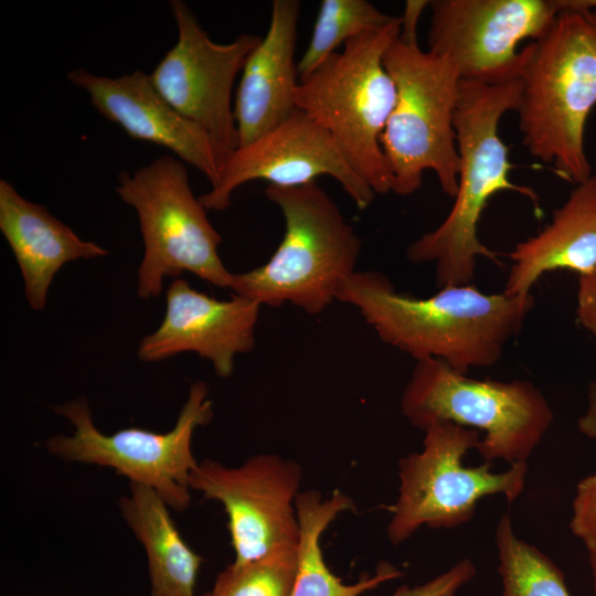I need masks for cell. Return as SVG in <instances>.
<instances>
[{"instance_id": "3957f363", "label": "cell", "mask_w": 596, "mask_h": 596, "mask_svg": "<svg viewBox=\"0 0 596 596\" xmlns=\"http://www.w3.org/2000/svg\"><path fill=\"white\" fill-rule=\"evenodd\" d=\"M521 88L520 75L500 82L461 79L455 114L460 169L454 204L435 230L415 240L406 251L412 264L435 265L439 288L470 285L479 256L500 264L498 253L478 237L479 220L494 194L519 193L540 211L536 192L511 181L509 149L498 131L502 116L515 110Z\"/></svg>"}, {"instance_id": "ffe728a7", "label": "cell", "mask_w": 596, "mask_h": 596, "mask_svg": "<svg viewBox=\"0 0 596 596\" xmlns=\"http://www.w3.org/2000/svg\"><path fill=\"white\" fill-rule=\"evenodd\" d=\"M119 508L146 551L150 596H195L202 558L179 533L162 498L146 486L130 483Z\"/></svg>"}, {"instance_id": "277c9868", "label": "cell", "mask_w": 596, "mask_h": 596, "mask_svg": "<svg viewBox=\"0 0 596 596\" xmlns=\"http://www.w3.org/2000/svg\"><path fill=\"white\" fill-rule=\"evenodd\" d=\"M264 193L284 215L283 240L265 264L233 274L230 289L260 306L290 302L319 315L356 272L361 240L316 181L290 188L268 184Z\"/></svg>"}, {"instance_id": "44dd1931", "label": "cell", "mask_w": 596, "mask_h": 596, "mask_svg": "<svg viewBox=\"0 0 596 596\" xmlns=\"http://www.w3.org/2000/svg\"><path fill=\"white\" fill-rule=\"evenodd\" d=\"M352 500L341 491L323 498L319 491L299 492L296 511L300 528L299 566L291 596H362L403 573L390 563L377 565L373 575L347 584L327 565L320 539L342 512L353 509Z\"/></svg>"}, {"instance_id": "f546056e", "label": "cell", "mask_w": 596, "mask_h": 596, "mask_svg": "<svg viewBox=\"0 0 596 596\" xmlns=\"http://www.w3.org/2000/svg\"><path fill=\"white\" fill-rule=\"evenodd\" d=\"M588 561L593 577V586L596 594V549L588 551Z\"/></svg>"}, {"instance_id": "484cf974", "label": "cell", "mask_w": 596, "mask_h": 596, "mask_svg": "<svg viewBox=\"0 0 596 596\" xmlns=\"http://www.w3.org/2000/svg\"><path fill=\"white\" fill-rule=\"evenodd\" d=\"M476 575L473 562L465 557L447 571L415 586L403 585L391 596H457L458 592Z\"/></svg>"}, {"instance_id": "9c48e42d", "label": "cell", "mask_w": 596, "mask_h": 596, "mask_svg": "<svg viewBox=\"0 0 596 596\" xmlns=\"http://www.w3.org/2000/svg\"><path fill=\"white\" fill-rule=\"evenodd\" d=\"M423 449L398 461L400 489L391 508L386 535L394 545L421 526L453 529L467 523L486 497L502 494L509 503L521 496L528 464L519 461L493 472L490 462L465 466L464 456L477 449L481 434L450 422L424 429Z\"/></svg>"}, {"instance_id": "ba28073f", "label": "cell", "mask_w": 596, "mask_h": 596, "mask_svg": "<svg viewBox=\"0 0 596 596\" xmlns=\"http://www.w3.org/2000/svg\"><path fill=\"white\" fill-rule=\"evenodd\" d=\"M116 191L136 211L143 241L139 298H157L164 278L184 272L230 289L233 274L219 255L221 235L195 198L183 161L162 156L131 174L121 172Z\"/></svg>"}, {"instance_id": "52a82bcc", "label": "cell", "mask_w": 596, "mask_h": 596, "mask_svg": "<svg viewBox=\"0 0 596 596\" xmlns=\"http://www.w3.org/2000/svg\"><path fill=\"white\" fill-rule=\"evenodd\" d=\"M401 411L414 427L450 422L483 437L485 462L526 461L553 422V411L532 382L475 380L437 359L416 361L401 396Z\"/></svg>"}, {"instance_id": "8fae6325", "label": "cell", "mask_w": 596, "mask_h": 596, "mask_svg": "<svg viewBox=\"0 0 596 596\" xmlns=\"http://www.w3.org/2000/svg\"><path fill=\"white\" fill-rule=\"evenodd\" d=\"M170 8L178 40L150 74L151 82L175 110L206 131L225 161L238 147L234 82L262 38L242 33L216 43L184 1L172 0Z\"/></svg>"}, {"instance_id": "9a60e30c", "label": "cell", "mask_w": 596, "mask_h": 596, "mask_svg": "<svg viewBox=\"0 0 596 596\" xmlns=\"http://www.w3.org/2000/svg\"><path fill=\"white\" fill-rule=\"evenodd\" d=\"M166 312L160 326L139 343L137 355L158 362L182 352L210 360L215 373L227 377L237 354L255 345L260 305L234 295L219 300L175 278L166 292Z\"/></svg>"}, {"instance_id": "d6986e66", "label": "cell", "mask_w": 596, "mask_h": 596, "mask_svg": "<svg viewBox=\"0 0 596 596\" xmlns=\"http://www.w3.org/2000/svg\"><path fill=\"white\" fill-rule=\"evenodd\" d=\"M504 294L530 295L546 272L586 275L596 268V174L576 184L542 232L515 245Z\"/></svg>"}, {"instance_id": "6da1fadb", "label": "cell", "mask_w": 596, "mask_h": 596, "mask_svg": "<svg viewBox=\"0 0 596 596\" xmlns=\"http://www.w3.org/2000/svg\"><path fill=\"white\" fill-rule=\"evenodd\" d=\"M337 300L354 306L383 342L416 361L441 360L461 374L496 364L534 306L531 294H485L471 285L412 297L372 270H356Z\"/></svg>"}, {"instance_id": "7a4b0ae2", "label": "cell", "mask_w": 596, "mask_h": 596, "mask_svg": "<svg viewBox=\"0 0 596 596\" xmlns=\"http://www.w3.org/2000/svg\"><path fill=\"white\" fill-rule=\"evenodd\" d=\"M560 2L547 30L521 50L522 88L514 111L529 153L578 184L593 174L584 139L596 105V6Z\"/></svg>"}, {"instance_id": "cb8c5ba5", "label": "cell", "mask_w": 596, "mask_h": 596, "mask_svg": "<svg viewBox=\"0 0 596 596\" xmlns=\"http://www.w3.org/2000/svg\"><path fill=\"white\" fill-rule=\"evenodd\" d=\"M298 546L280 547L243 564L232 563L219 573L210 596H291L299 566Z\"/></svg>"}, {"instance_id": "7c38bea8", "label": "cell", "mask_w": 596, "mask_h": 596, "mask_svg": "<svg viewBox=\"0 0 596 596\" xmlns=\"http://www.w3.org/2000/svg\"><path fill=\"white\" fill-rule=\"evenodd\" d=\"M301 475L297 462L262 454L237 467L205 459L192 470L189 486L223 505L235 553L233 563L243 564L299 544L296 498Z\"/></svg>"}, {"instance_id": "5b68a950", "label": "cell", "mask_w": 596, "mask_h": 596, "mask_svg": "<svg viewBox=\"0 0 596 596\" xmlns=\"http://www.w3.org/2000/svg\"><path fill=\"white\" fill-rule=\"evenodd\" d=\"M401 19L358 35L330 55L295 94L297 109L332 137L353 171L375 194L391 191L382 135L396 99L395 84L383 56L400 35Z\"/></svg>"}, {"instance_id": "5bb4252c", "label": "cell", "mask_w": 596, "mask_h": 596, "mask_svg": "<svg viewBox=\"0 0 596 596\" xmlns=\"http://www.w3.org/2000/svg\"><path fill=\"white\" fill-rule=\"evenodd\" d=\"M320 175L333 178L363 210L375 193L349 166L328 131L296 109L278 127L233 150L225 159L217 183L199 200L206 211H224L233 192L251 181L278 187H300Z\"/></svg>"}, {"instance_id": "1f68e13d", "label": "cell", "mask_w": 596, "mask_h": 596, "mask_svg": "<svg viewBox=\"0 0 596 596\" xmlns=\"http://www.w3.org/2000/svg\"><path fill=\"white\" fill-rule=\"evenodd\" d=\"M203 596H210V594L207 593V594H205V595H203Z\"/></svg>"}, {"instance_id": "2e32d148", "label": "cell", "mask_w": 596, "mask_h": 596, "mask_svg": "<svg viewBox=\"0 0 596 596\" xmlns=\"http://www.w3.org/2000/svg\"><path fill=\"white\" fill-rule=\"evenodd\" d=\"M67 78L88 94L102 116L128 136L168 148L202 172L211 187L217 183L224 161L212 139L160 95L150 75L135 71L107 77L76 68Z\"/></svg>"}, {"instance_id": "603a6c76", "label": "cell", "mask_w": 596, "mask_h": 596, "mask_svg": "<svg viewBox=\"0 0 596 596\" xmlns=\"http://www.w3.org/2000/svg\"><path fill=\"white\" fill-rule=\"evenodd\" d=\"M393 18L368 0H322L309 44L298 62L299 79L312 73L347 41L383 28Z\"/></svg>"}, {"instance_id": "d4e9b609", "label": "cell", "mask_w": 596, "mask_h": 596, "mask_svg": "<svg viewBox=\"0 0 596 596\" xmlns=\"http://www.w3.org/2000/svg\"><path fill=\"white\" fill-rule=\"evenodd\" d=\"M570 529L587 551L596 549V473L577 483Z\"/></svg>"}, {"instance_id": "4316f807", "label": "cell", "mask_w": 596, "mask_h": 596, "mask_svg": "<svg viewBox=\"0 0 596 596\" xmlns=\"http://www.w3.org/2000/svg\"><path fill=\"white\" fill-rule=\"evenodd\" d=\"M576 313L581 324L596 337V268L579 276Z\"/></svg>"}, {"instance_id": "4fadbf2b", "label": "cell", "mask_w": 596, "mask_h": 596, "mask_svg": "<svg viewBox=\"0 0 596 596\" xmlns=\"http://www.w3.org/2000/svg\"><path fill=\"white\" fill-rule=\"evenodd\" d=\"M429 52L454 63L462 81L500 82L521 74L519 44L540 38L560 0H433Z\"/></svg>"}, {"instance_id": "30bf717a", "label": "cell", "mask_w": 596, "mask_h": 596, "mask_svg": "<svg viewBox=\"0 0 596 596\" xmlns=\"http://www.w3.org/2000/svg\"><path fill=\"white\" fill-rule=\"evenodd\" d=\"M74 426L72 435L47 439V450L66 461L113 468L130 483L157 492L169 508L181 512L190 502L189 479L198 466L192 453V437L199 426L213 417L209 387L202 382L191 385L175 425L167 433L139 427L102 433L94 424L85 397L53 407Z\"/></svg>"}, {"instance_id": "8992f818", "label": "cell", "mask_w": 596, "mask_h": 596, "mask_svg": "<svg viewBox=\"0 0 596 596\" xmlns=\"http://www.w3.org/2000/svg\"><path fill=\"white\" fill-rule=\"evenodd\" d=\"M396 88V99L381 143L391 191L406 196L433 171L441 191L455 198L460 158L455 114L461 77L444 56L423 51L417 41L398 36L383 56Z\"/></svg>"}, {"instance_id": "ac0fdd59", "label": "cell", "mask_w": 596, "mask_h": 596, "mask_svg": "<svg viewBox=\"0 0 596 596\" xmlns=\"http://www.w3.org/2000/svg\"><path fill=\"white\" fill-rule=\"evenodd\" d=\"M0 230L19 265L30 307L42 310L54 276L67 263L105 256L108 251L82 240L45 206L23 198L0 180Z\"/></svg>"}, {"instance_id": "83f0119b", "label": "cell", "mask_w": 596, "mask_h": 596, "mask_svg": "<svg viewBox=\"0 0 596 596\" xmlns=\"http://www.w3.org/2000/svg\"><path fill=\"white\" fill-rule=\"evenodd\" d=\"M429 4L425 0H408L405 2L401 19V31L398 38L404 41H417V24L419 18Z\"/></svg>"}, {"instance_id": "f1b7e54d", "label": "cell", "mask_w": 596, "mask_h": 596, "mask_svg": "<svg viewBox=\"0 0 596 596\" xmlns=\"http://www.w3.org/2000/svg\"><path fill=\"white\" fill-rule=\"evenodd\" d=\"M577 425L582 434L596 440V382L588 385L587 407L578 418Z\"/></svg>"}, {"instance_id": "e0dca14e", "label": "cell", "mask_w": 596, "mask_h": 596, "mask_svg": "<svg viewBox=\"0 0 596 596\" xmlns=\"http://www.w3.org/2000/svg\"><path fill=\"white\" fill-rule=\"evenodd\" d=\"M300 3L274 0L268 30L246 60L234 102L238 147L284 123L296 109L295 62Z\"/></svg>"}, {"instance_id": "4dcf8cb0", "label": "cell", "mask_w": 596, "mask_h": 596, "mask_svg": "<svg viewBox=\"0 0 596 596\" xmlns=\"http://www.w3.org/2000/svg\"><path fill=\"white\" fill-rule=\"evenodd\" d=\"M584 2L589 6H596V0H584Z\"/></svg>"}, {"instance_id": "7402d4cb", "label": "cell", "mask_w": 596, "mask_h": 596, "mask_svg": "<svg viewBox=\"0 0 596 596\" xmlns=\"http://www.w3.org/2000/svg\"><path fill=\"white\" fill-rule=\"evenodd\" d=\"M500 596H572L558 566L543 552L518 538L511 518L502 514L494 532Z\"/></svg>"}]
</instances>
